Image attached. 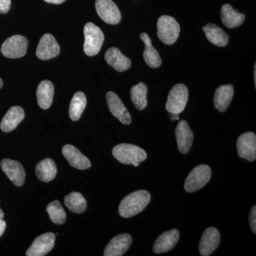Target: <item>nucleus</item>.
<instances>
[{
    "instance_id": "4",
    "label": "nucleus",
    "mask_w": 256,
    "mask_h": 256,
    "mask_svg": "<svg viewBox=\"0 0 256 256\" xmlns=\"http://www.w3.org/2000/svg\"><path fill=\"white\" fill-rule=\"evenodd\" d=\"M180 26L174 18L168 15L160 16L158 21V36L165 44L171 45L178 40Z\"/></svg>"
},
{
    "instance_id": "23",
    "label": "nucleus",
    "mask_w": 256,
    "mask_h": 256,
    "mask_svg": "<svg viewBox=\"0 0 256 256\" xmlns=\"http://www.w3.org/2000/svg\"><path fill=\"white\" fill-rule=\"evenodd\" d=\"M220 18L224 24L230 28H238L245 21V15L236 11L228 4H224L222 6Z\"/></svg>"
},
{
    "instance_id": "10",
    "label": "nucleus",
    "mask_w": 256,
    "mask_h": 256,
    "mask_svg": "<svg viewBox=\"0 0 256 256\" xmlns=\"http://www.w3.org/2000/svg\"><path fill=\"white\" fill-rule=\"evenodd\" d=\"M60 46L53 35L46 34L42 37L36 52V56L41 60H48L58 56Z\"/></svg>"
},
{
    "instance_id": "9",
    "label": "nucleus",
    "mask_w": 256,
    "mask_h": 256,
    "mask_svg": "<svg viewBox=\"0 0 256 256\" xmlns=\"http://www.w3.org/2000/svg\"><path fill=\"white\" fill-rule=\"evenodd\" d=\"M239 158L249 162L256 159V136L252 132L242 134L236 142Z\"/></svg>"
},
{
    "instance_id": "8",
    "label": "nucleus",
    "mask_w": 256,
    "mask_h": 256,
    "mask_svg": "<svg viewBox=\"0 0 256 256\" xmlns=\"http://www.w3.org/2000/svg\"><path fill=\"white\" fill-rule=\"evenodd\" d=\"M96 9L102 20L109 24H118L121 20V13L112 0H96Z\"/></svg>"
},
{
    "instance_id": "29",
    "label": "nucleus",
    "mask_w": 256,
    "mask_h": 256,
    "mask_svg": "<svg viewBox=\"0 0 256 256\" xmlns=\"http://www.w3.org/2000/svg\"><path fill=\"white\" fill-rule=\"evenodd\" d=\"M64 203L69 210L76 214H82L87 208V202L82 194L72 192L64 198Z\"/></svg>"
},
{
    "instance_id": "5",
    "label": "nucleus",
    "mask_w": 256,
    "mask_h": 256,
    "mask_svg": "<svg viewBox=\"0 0 256 256\" xmlns=\"http://www.w3.org/2000/svg\"><path fill=\"white\" fill-rule=\"evenodd\" d=\"M212 178V170L208 165L201 164L192 170L184 183L185 191L193 193L201 190Z\"/></svg>"
},
{
    "instance_id": "17",
    "label": "nucleus",
    "mask_w": 256,
    "mask_h": 256,
    "mask_svg": "<svg viewBox=\"0 0 256 256\" xmlns=\"http://www.w3.org/2000/svg\"><path fill=\"white\" fill-rule=\"evenodd\" d=\"M64 158L68 160L69 164L78 170H87L92 166V162L87 156L72 144H66L62 149Z\"/></svg>"
},
{
    "instance_id": "22",
    "label": "nucleus",
    "mask_w": 256,
    "mask_h": 256,
    "mask_svg": "<svg viewBox=\"0 0 256 256\" xmlns=\"http://www.w3.org/2000/svg\"><path fill=\"white\" fill-rule=\"evenodd\" d=\"M54 86L50 80H43L40 82L36 90L37 102L38 106L44 110L50 108L53 102Z\"/></svg>"
},
{
    "instance_id": "25",
    "label": "nucleus",
    "mask_w": 256,
    "mask_h": 256,
    "mask_svg": "<svg viewBox=\"0 0 256 256\" xmlns=\"http://www.w3.org/2000/svg\"><path fill=\"white\" fill-rule=\"evenodd\" d=\"M35 171L36 176L40 181L48 182L54 180L56 176V165L53 160L47 158L38 163Z\"/></svg>"
},
{
    "instance_id": "24",
    "label": "nucleus",
    "mask_w": 256,
    "mask_h": 256,
    "mask_svg": "<svg viewBox=\"0 0 256 256\" xmlns=\"http://www.w3.org/2000/svg\"><path fill=\"white\" fill-rule=\"evenodd\" d=\"M208 41L216 46H225L228 44V35L222 28L214 24H208L203 28Z\"/></svg>"
},
{
    "instance_id": "28",
    "label": "nucleus",
    "mask_w": 256,
    "mask_h": 256,
    "mask_svg": "<svg viewBox=\"0 0 256 256\" xmlns=\"http://www.w3.org/2000/svg\"><path fill=\"white\" fill-rule=\"evenodd\" d=\"M148 88L144 82H139L134 86L130 90V97L134 107L139 110H144L148 105L146 100Z\"/></svg>"
},
{
    "instance_id": "7",
    "label": "nucleus",
    "mask_w": 256,
    "mask_h": 256,
    "mask_svg": "<svg viewBox=\"0 0 256 256\" xmlns=\"http://www.w3.org/2000/svg\"><path fill=\"white\" fill-rule=\"evenodd\" d=\"M28 42L26 37L14 35L8 38L3 43L1 52L4 56L9 58H18L26 54Z\"/></svg>"
},
{
    "instance_id": "11",
    "label": "nucleus",
    "mask_w": 256,
    "mask_h": 256,
    "mask_svg": "<svg viewBox=\"0 0 256 256\" xmlns=\"http://www.w3.org/2000/svg\"><path fill=\"white\" fill-rule=\"evenodd\" d=\"M108 106L111 114H114L120 122L124 124H130L132 122L130 114L124 106V102L116 92H110L106 95Z\"/></svg>"
},
{
    "instance_id": "14",
    "label": "nucleus",
    "mask_w": 256,
    "mask_h": 256,
    "mask_svg": "<svg viewBox=\"0 0 256 256\" xmlns=\"http://www.w3.org/2000/svg\"><path fill=\"white\" fill-rule=\"evenodd\" d=\"M132 238L130 234H122L111 239L104 250L105 256H124L132 244Z\"/></svg>"
},
{
    "instance_id": "30",
    "label": "nucleus",
    "mask_w": 256,
    "mask_h": 256,
    "mask_svg": "<svg viewBox=\"0 0 256 256\" xmlns=\"http://www.w3.org/2000/svg\"><path fill=\"white\" fill-rule=\"evenodd\" d=\"M47 213L50 215V220L56 225H62L66 220L65 210L58 201L50 202L46 207Z\"/></svg>"
},
{
    "instance_id": "32",
    "label": "nucleus",
    "mask_w": 256,
    "mask_h": 256,
    "mask_svg": "<svg viewBox=\"0 0 256 256\" xmlns=\"http://www.w3.org/2000/svg\"><path fill=\"white\" fill-rule=\"evenodd\" d=\"M11 8V0H0V14H6Z\"/></svg>"
},
{
    "instance_id": "35",
    "label": "nucleus",
    "mask_w": 256,
    "mask_h": 256,
    "mask_svg": "<svg viewBox=\"0 0 256 256\" xmlns=\"http://www.w3.org/2000/svg\"><path fill=\"white\" fill-rule=\"evenodd\" d=\"M178 114H171V120L172 121L178 120Z\"/></svg>"
},
{
    "instance_id": "16",
    "label": "nucleus",
    "mask_w": 256,
    "mask_h": 256,
    "mask_svg": "<svg viewBox=\"0 0 256 256\" xmlns=\"http://www.w3.org/2000/svg\"><path fill=\"white\" fill-rule=\"evenodd\" d=\"M175 136L178 151L182 154H188L193 144L194 134L186 121H180L175 130Z\"/></svg>"
},
{
    "instance_id": "27",
    "label": "nucleus",
    "mask_w": 256,
    "mask_h": 256,
    "mask_svg": "<svg viewBox=\"0 0 256 256\" xmlns=\"http://www.w3.org/2000/svg\"><path fill=\"white\" fill-rule=\"evenodd\" d=\"M86 97L82 92L74 94L69 106V117L73 121H77L82 117L86 106Z\"/></svg>"
},
{
    "instance_id": "33",
    "label": "nucleus",
    "mask_w": 256,
    "mask_h": 256,
    "mask_svg": "<svg viewBox=\"0 0 256 256\" xmlns=\"http://www.w3.org/2000/svg\"><path fill=\"white\" fill-rule=\"evenodd\" d=\"M5 228H6V222L4 220H0V237L4 234Z\"/></svg>"
},
{
    "instance_id": "6",
    "label": "nucleus",
    "mask_w": 256,
    "mask_h": 256,
    "mask_svg": "<svg viewBox=\"0 0 256 256\" xmlns=\"http://www.w3.org/2000/svg\"><path fill=\"white\" fill-rule=\"evenodd\" d=\"M188 98V90L186 86L178 84L170 92L166 104V110L170 114H180L186 107Z\"/></svg>"
},
{
    "instance_id": "18",
    "label": "nucleus",
    "mask_w": 256,
    "mask_h": 256,
    "mask_svg": "<svg viewBox=\"0 0 256 256\" xmlns=\"http://www.w3.org/2000/svg\"><path fill=\"white\" fill-rule=\"evenodd\" d=\"M180 239V232L176 229L165 232L160 236L153 246L156 254H163L174 248Z\"/></svg>"
},
{
    "instance_id": "34",
    "label": "nucleus",
    "mask_w": 256,
    "mask_h": 256,
    "mask_svg": "<svg viewBox=\"0 0 256 256\" xmlns=\"http://www.w3.org/2000/svg\"><path fill=\"white\" fill-rule=\"evenodd\" d=\"M47 3H50V4H60L64 2L66 0H44Z\"/></svg>"
},
{
    "instance_id": "31",
    "label": "nucleus",
    "mask_w": 256,
    "mask_h": 256,
    "mask_svg": "<svg viewBox=\"0 0 256 256\" xmlns=\"http://www.w3.org/2000/svg\"><path fill=\"white\" fill-rule=\"evenodd\" d=\"M249 222L250 226L254 234H256V206H254L250 210V215H249Z\"/></svg>"
},
{
    "instance_id": "37",
    "label": "nucleus",
    "mask_w": 256,
    "mask_h": 256,
    "mask_svg": "<svg viewBox=\"0 0 256 256\" xmlns=\"http://www.w3.org/2000/svg\"><path fill=\"white\" fill-rule=\"evenodd\" d=\"M256 66H254V80H255V84H256Z\"/></svg>"
},
{
    "instance_id": "13",
    "label": "nucleus",
    "mask_w": 256,
    "mask_h": 256,
    "mask_svg": "<svg viewBox=\"0 0 256 256\" xmlns=\"http://www.w3.org/2000/svg\"><path fill=\"white\" fill-rule=\"evenodd\" d=\"M1 168L12 182L16 186H21L24 184L26 172L22 165L18 162L10 159L2 160Z\"/></svg>"
},
{
    "instance_id": "19",
    "label": "nucleus",
    "mask_w": 256,
    "mask_h": 256,
    "mask_svg": "<svg viewBox=\"0 0 256 256\" xmlns=\"http://www.w3.org/2000/svg\"><path fill=\"white\" fill-rule=\"evenodd\" d=\"M25 114L22 108L20 106H13L5 114L2 120L0 128L4 132L14 130L18 124L24 119Z\"/></svg>"
},
{
    "instance_id": "26",
    "label": "nucleus",
    "mask_w": 256,
    "mask_h": 256,
    "mask_svg": "<svg viewBox=\"0 0 256 256\" xmlns=\"http://www.w3.org/2000/svg\"><path fill=\"white\" fill-rule=\"evenodd\" d=\"M140 38L146 45L144 53H143L144 62L151 68H158L161 65L162 60L158 50L152 44L150 38L146 33L141 34Z\"/></svg>"
},
{
    "instance_id": "3",
    "label": "nucleus",
    "mask_w": 256,
    "mask_h": 256,
    "mask_svg": "<svg viewBox=\"0 0 256 256\" xmlns=\"http://www.w3.org/2000/svg\"><path fill=\"white\" fill-rule=\"evenodd\" d=\"M85 42L84 50L88 56H94L100 52L104 44V37L102 30L92 22L87 23L84 26Z\"/></svg>"
},
{
    "instance_id": "1",
    "label": "nucleus",
    "mask_w": 256,
    "mask_h": 256,
    "mask_svg": "<svg viewBox=\"0 0 256 256\" xmlns=\"http://www.w3.org/2000/svg\"><path fill=\"white\" fill-rule=\"evenodd\" d=\"M150 200V194L146 190L132 192L121 201L119 206V214L124 218L134 216L146 208Z\"/></svg>"
},
{
    "instance_id": "39",
    "label": "nucleus",
    "mask_w": 256,
    "mask_h": 256,
    "mask_svg": "<svg viewBox=\"0 0 256 256\" xmlns=\"http://www.w3.org/2000/svg\"><path fill=\"white\" fill-rule=\"evenodd\" d=\"M132 165L134 166H138L140 165V163L139 162L134 163V164H133Z\"/></svg>"
},
{
    "instance_id": "21",
    "label": "nucleus",
    "mask_w": 256,
    "mask_h": 256,
    "mask_svg": "<svg viewBox=\"0 0 256 256\" xmlns=\"http://www.w3.org/2000/svg\"><path fill=\"white\" fill-rule=\"evenodd\" d=\"M234 94V88L232 85H223L218 87L214 97L216 109L220 112H225L232 102Z\"/></svg>"
},
{
    "instance_id": "38",
    "label": "nucleus",
    "mask_w": 256,
    "mask_h": 256,
    "mask_svg": "<svg viewBox=\"0 0 256 256\" xmlns=\"http://www.w3.org/2000/svg\"><path fill=\"white\" fill-rule=\"evenodd\" d=\"M3 86V82L2 80V78H0V89L2 88Z\"/></svg>"
},
{
    "instance_id": "36",
    "label": "nucleus",
    "mask_w": 256,
    "mask_h": 256,
    "mask_svg": "<svg viewBox=\"0 0 256 256\" xmlns=\"http://www.w3.org/2000/svg\"><path fill=\"white\" fill-rule=\"evenodd\" d=\"M4 212H2V210L0 208V220H3L4 218Z\"/></svg>"
},
{
    "instance_id": "20",
    "label": "nucleus",
    "mask_w": 256,
    "mask_h": 256,
    "mask_svg": "<svg viewBox=\"0 0 256 256\" xmlns=\"http://www.w3.org/2000/svg\"><path fill=\"white\" fill-rule=\"evenodd\" d=\"M105 60L109 66L118 72H126L131 66V60L116 47L109 48L106 52Z\"/></svg>"
},
{
    "instance_id": "15",
    "label": "nucleus",
    "mask_w": 256,
    "mask_h": 256,
    "mask_svg": "<svg viewBox=\"0 0 256 256\" xmlns=\"http://www.w3.org/2000/svg\"><path fill=\"white\" fill-rule=\"evenodd\" d=\"M220 234L218 229L210 227L202 234L200 242V252L202 256H210L220 244Z\"/></svg>"
},
{
    "instance_id": "2",
    "label": "nucleus",
    "mask_w": 256,
    "mask_h": 256,
    "mask_svg": "<svg viewBox=\"0 0 256 256\" xmlns=\"http://www.w3.org/2000/svg\"><path fill=\"white\" fill-rule=\"evenodd\" d=\"M112 156L120 162L124 164H133L142 162L148 158L146 152L142 148L134 144H119L112 149Z\"/></svg>"
},
{
    "instance_id": "12",
    "label": "nucleus",
    "mask_w": 256,
    "mask_h": 256,
    "mask_svg": "<svg viewBox=\"0 0 256 256\" xmlns=\"http://www.w3.org/2000/svg\"><path fill=\"white\" fill-rule=\"evenodd\" d=\"M55 234L46 233L37 237L28 248L26 255L28 256H46L54 246Z\"/></svg>"
}]
</instances>
